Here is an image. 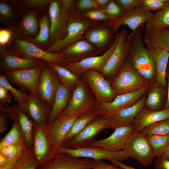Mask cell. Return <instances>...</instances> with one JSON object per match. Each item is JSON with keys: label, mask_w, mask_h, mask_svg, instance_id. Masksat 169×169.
<instances>
[{"label": "cell", "mask_w": 169, "mask_h": 169, "mask_svg": "<svg viewBox=\"0 0 169 169\" xmlns=\"http://www.w3.org/2000/svg\"><path fill=\"white\" fill-rule=\"evenodd\" d=\"M143 26L138 28L133 34L128 35L129 44L125 63L136 70L152 84L156 82L155 64L144 45L141 36Z\"/></svg>", "instance_id": "6da1fadb"}, {"label": "cell", "mask_w": 169, "mask_h": 169, "mask_svg": "<svg viewBox=\"0 0 169 169\" xmlns=\"http://www.w3.org/2000/svg\"><path fill=\"white\" fill-rule=\"evenodd\" d=\"M96 22L87 19L75 11L72 12L68 19L66 36L62 39L55 41L45 51L51 53H59L61 49L70 45L84 39L86 30Z\"/></svg>", "instance_id": "7a4b0ae2"}, {"label": "cell", "mask_w": 169, "mask_h": 169, "mask_svg": "<svg viewBox=\"0 0 169 169\" xmlns=\"http://www.w3.org/2000/svg\"><path fill=\"white\" fill-rule=\"evenodd\" d=\"M45 62L43 61L33 66L7 72L3 74L9 83L18 86L23 92L40 98L38 90V81Z\"/></svg>", "instance_id": "3957f363"}, {"label": "cell", "mask_w": 169, "mask_h": 169, "mask_svg": "<svg viewBox=\"0 0 169 169\" xmlns=\"http://www.w3.org/2000/svg\"><path fill=\"white\" fill-rule=\"evenodd\" d=\"M149 83L136 70L125 63L111 85L119 95L138 90Z\"/></svg>", "instance_id": "277c9868"}, {"label": "cell", "mask_w": 169, "mask_h": 169, "mask_svg": "<svg viewBox=\"0 0 169 169\" xmlns=\"http://www.w3.org/2000/svg\"><path fill=\"white\" fill-rule=\"evenodd\" d=\"M123 150L144 166L151 165L156 157L146 136L140 131H136L130 136Z\"/></svg>", "instance_id": "5b68a950"}, {"label": "cell", "mask_w": 169, "mask_h": 169, "mask_svg": "<svg viewBox=\"0 0 169 169\" xmlns=\"http://www.w3.org/2000/svg\"><path fill=\"white\" fill-rule=\"evenodd\" d=\"M74 11L64 7L60 0H52L49 12L50 23V45L66 36L68 19L71 13Z\"/></svg>", "instance_id": "8992f818"}, {"label": "cell", "mask_w": 169, "mask_h": 169, "mask_svg": "<svg viewBox=\"0 0 169 169\" xmlns=\"http://www.w3.org/2000/svg\"><path fill=\"white\" fill-rule=\"evenodd\" d=\"M98 104L81 81L73 88L68 104L61 115L70 117L81 115L94 109Z\"/></svg>", "instance_id": "52a82bcc"}, {"label": "cell", "mask_w": 169, "mask_h": 169, "mask_svg": "<svg viewBox=\"0 0 169 169\" xmlns=\"http://www.w3.org/2000/svg\"><path fill=\"white\" fill-rule=\"evenodd\" d=\"M150 85L148 84L136 91L117 95L112 101L98 104L94 109L100 116L109 117L135 104L146 94Z\"/></svg>", "instance_id": "ba28073f"}, {"label": "cell", "mask_w": 169, "mask_h": 169, "mask_svg": "<svg viewBox=\"0 0 169 169\" xmlns=\"http://www.w3.org/2000/svg\"><path fill=\"white\" fill-rule=\"evenodd\" d=\"M15 46L16 49L10 51L21 57L39 59L62 65L67 63L61 53H51L44 51L26 40L16 39Z\"/></svg>", "instance_id": "9c48e42d"}, {"label": "cell", "mask_w": 169, "mask_h": 169, "mask_svg": "<svg viewBox=\"0 0 169 169\" xmlns=\"http://www.w3.org/2000/svg\"><path fill=\"white\" fill-rule=\"evenodd\" d=\"M81 75L90 88L98 104L110 102L116 97L111 84L100 72L89 69Z\"/></svg>", "instance_id": "30bf717a"}, {"label": "cell", "mask_w": 169, "mask_h": 169, "mask_svg": "<svg viewBox=\"0 0 169 169\" xmlns=\"http://www.w3.org/2000/svg\"><path fill=\"white\" fill-rule=\"evenodd\" d=\"M128 36L125 29L120 31L114 50L100 72L104 76L115 78L125 63L129 44Z\"/></svg>", "instance_id": "8fae6325"}, {"label": "cell", "mask_w": 169, "mask_h": 169, "mask_svg": "<svg viewBox=\"0 0 169 169\" xmlns=\"http://www.w3.org/2000/svg\"><path fill=\"white\" fill-rule=\"evenodd\" d=\"M55 153H66L77 158H91L93 160H107L110 161L116 160L123 161L130 158L127 153L123 150L110 151L100 148L91 147L75 149L59 147L55 149Z\"/></svg>", "instance_id": "7c38bea8"}, {"label": "cell", "mask_w": 169, "mask_h": 169, "mask_svg": "<svg viewBox=\"0 0 169 169\" xmlns=\"http://www.w3.org/2000/svg\"><path fill=\"white\" fill-rule=\"evenodd\" d=\"M39 165L38 169H84L93 168L94 162L89 158L80 159L66 153H54Z\"/></svg>", "instance_id": "4fadbf2b"}, {"label": "cell", "mask_w": 169, "mask_h": 169, "mask_svg": "<svg viewBox=\"0 0 169 169\" xmlns=\"http://www.w3.org/2000/svg\"><path fill=\"white\" fill-rule=\"evenodd\" d=\"M107 128V117L100 116L77 135L65 142L61 147L72 149L88 147L101 131Z\"/></svg>", "instance_id": "5bb4252c"}, {"label": "cell", "mask_w": 169, "mask_h": 169, "mask_svg": "<svg viewBox=\"0 0 169 169\" xmlns=\"http://www.w3.org/2000/svg\"><path fill=\"white\" fill-rule=\"evenodd\" d=\"M120 33L118 30L116 31L113 43L102 55L89 57L77 62H67L62 66L78 76L82 75L85 71L89 69H94L100 72L114 50Z\"/></svg>", "instance_id": "9a60e30c"}, {"label": "cell", "mask_w": 169, "mask_h": 169, "mask_svg": "<svg viewBox=\"0 0 169 169\" xmlns=\"http://www.w3.org/2000/svg\"><path fill=\"white\" fill-rule=\"evenodd\" d=\"M36 127H46L52 107L40 98L28 95L26 102L20 107Z\"/></svg>", "instance_id": "2e32d148"}, {"label": "cell", "mask_w": 169, "mask_h": 169, "mask_svg": "<svg viewBox=\"0 0 169 169\" xmlns=\"http://www.w3.org/2000/svg\"><path fill=\"white\" fill-rule=\"evenodd\" d=\"M116 32L110 22H96L86 30L84 39L94 45L99 53L107 48L115 39Z\"/></svg>", "instance_id": "e0dca14e"}, {"label": "cell", "mask_w": 169, "mask_h": 169, "mask_svg": "<svg viewBox=\"0 0 169 169\" xmlns=\"http://www.w3.org/2000/svg\"><path fill=\"white\" fill-rule=\"evenodd\" d=\"M60 81L57 74L47 62L41 72L38 84L40 99L52 107Z\"/></svg>", "instance_id": "ac0fdd59"}, {"label": "cell", "mask_w": 169, "mask_h": 169, "mask_svg": "<svg viewBox=\"0 0 169 169\" xmlns=\"http://www.w3.org/2000/svg\"><path fill=\"white\" fill-rule=\"evenodd\" d=\"M136 131L133 125L119 127L109 136L95 140L88 147L100 148L108 151H117L123 150L130 136Z\"/></svg>", "instance_id": "d6986e66"}, {"label": "cell", "mask_w": 169, "mask_h": 169, "mask_svg": "<svg viewBox=\"0 0 169 169\" xmlns=\"http://www.w3.org/2000/svg\"><path fill=\"white\" fill-rule=\"evenodd\" d=\"M154 14L142 5L123 13L118 19L110 23L115 32L121 25H126L131 29L130 34H132L139 27L150 21Z\"/></svg>", "instance_id": "ffe728a7"}, {"label": "cell", "mask_w": 169, "mask_h": 169, "mask_svg": "<svg viewBox=\"0 0 169 169\" xmlns=\"http://www.w3.org/2000/svg\"><path fill=\"white\" fill-rule=\"evenodd\" d=\"M81 115L70 117L60 115L49 126L46 127L50 143L54 150L62 146L66 135Z\"/></svg>", "instance_id": "44dd1931"}, {"label": "cell", "mask_w": 169, "mask_h": 169, "mask_svg": "<svg viewBox=\"0 0 169 169\" xmlns=\"http://www.w3.org/2000/svg\"><path fill=\"white\" fill-rule=\"evenodd\" d=\"M146 94L133 105L125 108L108 118V128L129 125L145 107Z\"/></svg>", "instance_id": "7402d4cb"}, {"label": "cell", "mask_w": 169, "mask_h": 169, "mask_svg": "<svg viewBox=\"0 0 169 169\" xmlns=\"http://www.w3.org/2000/svg\"><path fill=\"white\" fill-rule=\"evenodd\" d=\"M68 62H77L83 59L96 56L99 53L96 47L84 39L76 42L60 52Z\"/></svg>", "instance_id": "603a6c76"}, {"label": "cell", "mask_w": 169, "mask_h": 169, "mask_svg": "<svg viewBox=\"0 0 169 169\" xmlns=\"http://www.w3.org/2000/svg\"><path fill=\"white\" fill-rule=\"evenodd\" d=\"M43 61L39 59L23 58L17 56L10 51H5L1 54L0 74L29 68Z\"/></svg>", "instance_id": "cb8c5ba5"}, {"label": "cell", "mask_w": 169, "mask_h": 169, "mask_svg": "<svg viewBox=\"0 0 169 169\" xmlns=\"http://www.w3.org/2000/svg\"><path fill=\"white\" fill-rule=\"evenodd\" d=\"M33 140L34 154L39 164L54 153V150L50 143L46 127L40 128L34 126Z\"/></svg>", "instance_id": "d4e9b609"}, {"label": "cell", "mask_w": 169, "mask_h": 169, "mask_svg": "<svg viewBox=\"0 0 169 169\" xmlns=\"http://www.w3.org/2000/svg\"><path fill=\"white\" fill-rule=\"evenodd\" d=\"M8 114V118L12 120H18L23 133L27 146L29 149H33L34 125L32 120L17 104L9 107Z\"/></svg>", "instance_id": "484cf974"}, {"label": "cell", "mask_w": 169, "mask_h": 169, "mask_svg": "<svg viewBox=\"0 0 169 169\" xmlns=\"http://www.w3.org/2000/svg\"><path fill=\"white\" fill-rule=\"evenodd\" d=\"M169 119V109L155 110L144 107L134 120L133 125L136 131L141 132L150 125Z\"/></svg>", "instance_id": "4316f807"}, {"label": "cell", "mask_w": 169, "mask_h": 169, "mask_svg": "<svg viewBox=\"0 0 169 169\" xmlns=\"http://www.w3.org/2000/svg\"><path fill=\"white\" fill-rule=\"evenodd\" d=\"M72 89L60 82L55 94L51 113L46 127L49 126L61 115L68 104Z\"/></svg>", "instance_id": "83f0119b"}, {"label": "cell", "mask_w": 169, "mask_h": 169, "mask_svg": "<svg viewBox=\"0 0 169 169\" xmlns=\"http://www.w3.org/2000/svg\"><path fill=\"white\" fill-rule=\"evenodd\" d=\"M147 48L154 61L156 71V82L160 84L166 89L167 85L166 71L168 64L169 53L159 48Z\"/></svg>", "instance_id": "f1b7e54d"}, {"label": "cell", "mask_w": 169, "mask_h": 169, "mask_svg": "<svg viewBox=\"0 0 169 169\" xmlns=\"http://www.w3.org/2000/svg\"><path fill=\"white\" fill-rule=\"evenodd\" d=\"M143 40L146 48H159L169 53V28L144 31Z\"/></svg>", "instance_id": "f546056e"}, {"label": "cell", "mask_w": 169, "mask_h": 169, "mask_svg": "<svg viewBox=\"0 0 169 169\" xmlns=\"http://www.w3.org/2000/svg\"><path fill=\"white\" fill-rule=\"evenodd\" d=\"M166 89L156 82L151 84L146 93L145 107L152 110H162L161 108L163 106L164 107L167 99Z\"/></svg>", "instance_id": "4dcf8cb0"}, {"label": "cell", "mask_w": 169, "mask_h": 169, "mask_svg": "<svg viewBox=\"0 0 169 169\" xmlns=\"http://www.w3.org/2000/svg\"><path fill=\"white\" fill-rule=\"evenodd\" d=\"M99 116L98 113L94 109L81 115L75 121L66 135L64 143L77 135Z\"/></svg>", "instance_id": "1f68e13d"}, {"label": "cell", "mask_w": 169, "mask_h": 169, "mask_svg": "<svg viewBox=\"0 0 169 169\" xmlns=\"http://www.w3.org/2000/svg\"><path fill=\"white\" fill-rule=\"evenodd\" d=\"M48 63L56 73L60 82L64 85L73 88L81 81L78 76L62 65Z\"/></svg>", "instance_id": "d6a6232c"}, {"label": "cell", "mask_w": 169, "mask_h": 169, "mask_svg": "<svg viewBox=\"0 0 169 169\" xmlns=\"http://www.w3.org/2000/svg\"><path fill=\"white\" fill-rule=\"evenodd\" d=\"M38 26L36 14L35 12H30L23 16L18 28L23 35H33L38 31Z\"/></svg>", "instance_id": "836d02e7"}, {"label": "cell", "mask_w": 169, "mask_h": 169, "mask_svg": "<svg viewBox=\"0 0 169 169\" xmlns=\"http://www.w3.org/2000/svg\"><path fill=\"white\" fill-rule=\"evenodd\" d=\"M146 29H158L169 28V3L163 9L154 13L151 20L146 23Z\"/></svg>", "instance_id": "e575fe53"}, {"label": "cell", "mask_w": 169, "mask_h": 169, "mask_svg": "<svg viewBox=\"0 0 169 169\" xmlns=\"http://www.w3.org/2000/svg\"><path fill=\"white\" fill-rule=\"evenodd\" d=\"M12 127L8 133L0 142V148L4 146L25 141L20 125L16 120H13Z\"/></svg>", "instance_id": "d590c367"}, {"label": "cell", "mask_w": 169, "mask_h": 169, "mask_svg": "<svg viewBox=\"0 0 169 169\" xmlns=\"http://www.w3.org/2000/svg\"><path fill=\"white\" fill-rule=\"evenodd\" d=\"M146 136L155 156L161 157L169 142V134L163 135H151Z\"/></svg>", "instance_id": "8d00e7d4"}, {"label": "cell", "mask_w": 169, "mask_h": 169, "mask_svg": "<svg viewBox=\"0 0 169 169\" xmlns=\"http://www.w3.org/2000/svg\"><path fill=\"white\" fill-rule=\"evenodd\" d=\"M32 149H29L25 142L24 141L0 148V154L10 159H14L28 153Z\"/></svg>", "instance_id": "74e56055"}, {"label": "cell", "mask_w": 169, "mask_h": 169, "mask_svg": "<svg viewBox=\"0 0 169 169\" xmlns=\"http://www.w3.org/2000/svg\"><path fill=\"white\" fill-rule=\"evenodd\" d=\"M0 86L6 88L10 92L15 102L20 107L24 105L27 100L28 95L20 89L18 90L12 86L4 74L0 75Z\"/></svg>", "instance_id": "f35d334b"}, {"label": "cell", "mask_w": 169, "mask_h": 169, "mask_svg": "<svg viewBox=\"0 0 169 169\" xmlns=\"http://www.w3.org/2000/svg\"><path fill=\"white\" fill-rule=\"evenodd\" d=\"M50 23L49 18L46 15L43 16L39 22V30L38 34L30 40L34 43H42L48 41L49 39Z\"/></svg>", "instance_id": "ab89813d"}, {"label": "cell", "mask_w": 169, "mask_h": 169, "mask_svg": "<svg viewBox=\"0 0 169 169\" xmlns=\"http://www.w3.org/2000/svg\"><path fill=\"white\" fill-rule=\"evenodd\" d=\"M141 132L146 136L169 134V119L150 125L143 129Z\"/></svg>", "instance_id": "60d3db41"}, {"label": "cell", "mask_w": 169, "mask_h": 169, "mask_svg": "<svg viewBox=\"0 0 169 169\" xmlns=\"http://www.w3.org/2000/svg\"><path fill=\"white\" fill-rule=\"evenodd\" d=\"M100 10L109 17L110 22L117 19L123 14L121 8L115 0H110L105 8Z\"/></svg>", "instance_id": "b9f144b4"}, {"label": "cell", "mask_w": 169, "mask_h": 169, "mask_svg": "<svg viewBox=\"0 0 169 169\" xmlns=\"http://www.w3.org/2000/svg\"><path fill=\"white\" fill-rule=\"evenodd\" d=\"M15 17L13 9L6 3L1 2L0 3V21L3 23H8Z\"/></svg>", "instance_id": "7bdbcfd3"}, {"label": "cell", "mask_w": 169, "mask_h": 169, "mask_svg": "<svg viewBox=\"0 0 169 169\" xmlns=\"http://www.w3.org/2000/svg\"><path fill=\"white\" fill-rule=\"evenodd\" d=\"M99 9L95 0H76L74 9L78 13H82L92 9Z\"/></svg>", "instance_id": "ee69618b"}, {"label": "cell", "mask_w": 169, "mask_h": 169, "mask_svg": "<svg viewBox=\"0 0 169 169\" xmlns=\"http://www.w3.org/2000/svg\"><path fill=\"white\" fill-rule=\"evenodd\" d=\"M79 13L87 19L93 21L110 22L109 17L100 9H92Z\"/></svg>", "instance_id": "f6af8a7d"}, {"label": "cell", "mask_w": 169, "mask_h": 169, "mask_svg": "<svg viewBox=\"0 0 169 169\" xmlns=\"http://www.w3.org/2000/svg\"><path fill=\"white\" fill-rule=\"evenodd\" d=\"M142 5L149 11L160 10L169 3V0H141Z\"/></svg>", "instance_id": "bcb514c9"}, {"label": "cell", "mask_w": 169, "mask_h": 169, "mask_svg": "<svg viewBox=\"0 0 169 169\" xmlns=\"http://www.w3.org/2000/svg\"><path fill=\"white\" fill-rule=\"evenodd\" d=\"M123 13L142 6L141 0H115Z\"/></svg>", "instance_id": "7dc6e473"}, {"label": "cell", "mask_w": 169, "mask_h": 169, "mask_svg": "<svg viewBox=\"0 0 169 169\" xmlns=\"http://www.w3.org/2000/svg\"><path fill=\"white\" fill-rule=\"evenodd\" d=\"M51 1L50 0H26L20 4V7L23 9L44 8L49 6Z\"/></svg>", "instance_id": "c3c4849f"}, {"label": "cell", "mask_w": 169, "mask_h": 169, "mask_svg": "<svg viewBox=\"0 0 169 169\" xmlns=\"http://www.w3.org/2000/svg\"><path fill=\"white\" fill-rule=\"evenodd\" d=\"M32 149L28 153L12 160L4 165L0 166V169H17L33 151Z\"/></svg>", "instance_id": "681fc988"}, {"label": "cell", "mask_w": 169, "mask_h": 169, "mask_svg": "<svg viewBox=\"0 0 169 169\" xmlns=\"http://www.w3.org/2000/svg\"><path fill=\"white\" fill-rule=\"evenodd\" d=\"M39 163L35 158L33 151L17 169H36Z\"/></svg>", "instance_id": "f907efd6"}, {"label": "cell", "mask_w": 169, "mask_h": 169, "mask_svg": "<svg viewBox=\"0 0 169 169\" xmlns=\"http://www.w3.org/2000/svg\"><path fill=\"white\" fill-rule=\"evenodd\" d=\"M12 36L11 31L7 29H1L0 30V45L3 46L10 41Z\"/></svg>", "instance_id": "816d5d0a"}, {"label": "cell", "mask_w": 169, "mask_h": 169, "mask_svg": "<svg viewBox=\"0 0 169 169\" xmlns=\"http://www.w3.org/2000/svg\"><path fill=\"white\" fill-rule=\"evenodd\" d=\"M12 97L9 91L6 88L0 86V102L2 104H7L12 101Z\"/></svg>", "instance_id": "f5cc1de1"}, {"label": "cell", "mask_w": 169, "mask_h": 169, "mask_svg": "<svg viewBox=\"0 0 169 169\" xmlns=\"http://www.w3.org/2000/svg\"><path fill=\"white\" fill-rule=\"evenodd\" d=\"M93 169H124L115 165L106 163L102 160H93Z\"/></svg>", "instance_id": "db71d44e"}, {"label": "cell", "mask_w": 169, "mask_h": 169, "mask_svg": "<svg viewBox=\"0 0 169 169\" xmlns=\"http://www.w3.org/2000/svg\"><path fill=\"white\" fill-rule=\"evenodd\" d=\"M154 166L156 169H169V159L157 157L154 161Z\"/></svg>", "instance_id": "11a10c76"}, {"label": "cell", "mask_w": 169, "mask_h": 169, "mask_svg": "<svg viewBox=\"0 0 169 169\" xmlns=\"http://www.w3.org/2000/svg\"><path fill=\"white\" fill-rule=\"evenodd\" d=\"M166 78L167 79V94L166 102L164 106V109H169V67L167 68L166 71Z\"/></svg>", "instance_id": "9f6ffc18"}, {"label": "cell", "mask_w": 169, "mask_h": 169, "mask_svg": "<svg viewBox=\"0 0 169 169\" xmlns=\"http://www.w3.org/2000/svg\"><path fill=\"white\" fill-rule=\"evenodd\" d=\"M110 161L113 164L117 165L124 169H138L133 167L125 165L122 163L120 161L118 160H113Z\"/></svg>", "instance_id": "6f0895ef"}, {"label": "cell", "mask_w": 169, "mask_h": 169, "mask_svg": "<svg viewBox=\"0 0 169 169\" xmlns=\"http://www.w3.org/2000/svg\"><path fill=\"white\" fill-rule=\"evenodd\" d=\"M110 0H95L99 9L105 8L109 4Z\"/></svg>", "instance_id": "680465c9"}, {"label": "cell", "mask_w": 169, "mask_h": 169, "mask_svg": "<svg viewBox=\"0 0 169 169\" xmlns=\"http://www.w3.org/2000/svg\"><path fill=\"white\" fill-rule=\"evenodd\" d=\"M13 159H10L0 154V166L8 163Z\"/></svg>", "instance_id": "91938a15"}, {"label": "cell", "mask_w": 169, "mask_h": 169, "mask_svg": "<svg viewBox=\"0 0 169 169\" xmlns=\"http://www.w3.org/2000/svg\"><path fill=\"white\" fill-rule=\"evenodd\" d=\"M161 157L169 159V142L165 148Z\"/></svg>", "instance_id": "94428289"}, {"label": "cell", "mask_w": 169, "mask_h": 169, "mask_svg": "<svg viewBox=\"0 0 169 169\" xmlns=\"http://www.w3.org/2000/svg\"><path fill=\"white\" fill-rule=\"evenodd\" d=\"M93 169V168H87V169Z\"/></svg>", "instance_id": "6125c7cd"}, {"label": "cell", "mask_w": 169, "mask_h": 169, "mask_svg": "<svg viewBox=\"0 0 169 169\" xmlns=\"http://www.w3.org/2000/svg\"><path fill=\"white\" fill-rule=\"evenodd\" d=\"M168 66L169 67V64H168Z\"/></svg>", "instance_id": "be15d7a7"}]
</instances>
